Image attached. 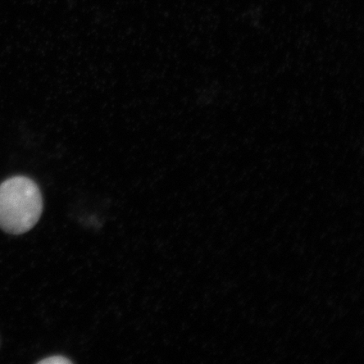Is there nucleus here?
<instances>
[{
    "label": "nucleus",
    "instance_id": "1",
    "mask_svg": "<svg viewBox=\"0 0 364 364\" xmlns=\"http://www.w3.org/2000/svg\"><path fill=\"white\" fill-rule=\"evenodd\" d=\"M42 193L26 176H15L0 185V228L8 234L21 235L33 229L42 215Z\"/></svg>",
    "mask_w": 364,
    "mask_h": 364
},
{
    "label": "nucleus",
    "instance_id": "2",
    "mask_svg": "<svg viewBox=\"0 0 364 364\" xmlns=\"http://www.w3.org/2000/svg\"><path fill=\"white\" fill-rule=\"evenodd\" d=\"M38 363L43 364H67L72 363L70 359L66 358L65 357L61 356H55V357H50L48 358L43 359V360H41Z\"/></svg>",
    "mask_w": 364,
    "mask_h": 364
}]
</instances>
